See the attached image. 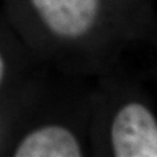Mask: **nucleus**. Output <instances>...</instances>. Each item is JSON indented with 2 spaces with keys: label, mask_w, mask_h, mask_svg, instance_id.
<instances>
[{
  "label": "nucleus",
  "mask_w": 157,
  "mask_h": 157,
  "mask_svg": "<svg viewBox=\"0 0 157 157\" xmlns=\"http://www.w3.org/2000/svg\"><path fill=\"white\" fill-rule=\"evenodd\" d=\"M110 139L118 157H157V121L145 105L126 104L113 119Z\"/></svg>",
  "instance_id": "1"
},
{
  "label": "nucleus",
  "mask_w": 157,
  "mask_h": 157,
  "mask_svg": "<svg viewBox=\"0 0 157 157\" xmlns=\"http://www.w3.org/2000/svg\"><path fill=\"white\" fill-rule=\"evenodd\" d=\"M50 32L63 38H78L97 21L101 0H30Z\"/></svg>",
  "instance_id": "2"
},
{
  "label": "nucleus",
  "mask_w": 157,
  "mask_h": 157,
  "mask_svg": "<svg viewBox=\"0 0 157 157\" xmlns=\"http://www.w3.org/2000/svg\"><path fill=\"white\" fill-rule=\"evenodd\" d=\"M16 157H77L81 147L72 132L62 126H45L28 134L14 152Z\"/></svg>",
  "instance_id": "3"
},
{
  "label": "nucleus",
  "mask_w": 157,
  "mask_h": 157,
  "mask_svg": "<svg viewBox=\"0 0 157 157\" xmlns=\"http://www.w3.org/2000/svg\"><path fill=\"white\" fill-rule=\"evenodd\" d=\"M3 77H4V60H3V56L0 55V84L3 81Z\"/></svg>",
  "instance_id": "4"
}]
</instances>
